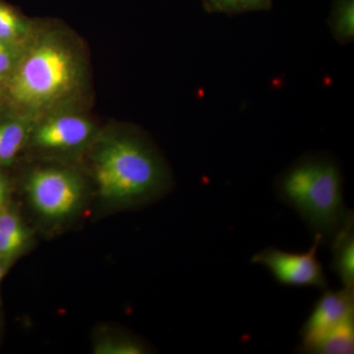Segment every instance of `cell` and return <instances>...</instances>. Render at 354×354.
<instances>
[{
  "label": "cell",
  "mask_w": 354,
  "mask_h": 354,
  "mask_svg": "<svg viewBox=\"0 0 354 354\" xmlns=\"http://www.w3.org/2000/svg\"><path fill=\"white\" fill-rule=\"evenodd\" d=\"M95 354H144L150 353L147 344L139 337L121 333L97 335L93 346Z\"/></svg>",
  "instance_id": "obj_11"
},
{
  "label": "cell",
  "mask_w": 354,
  "mask_h": 354,
  "mask_svg": "<svg viewBox=\"0 0 354 354\" xmlns=\"http://www.w3.org/2000/svg\"><path fill=\"white\" fill-rule=\"evenodd\" d=\"M323 239L314 235L312 246L304 252H290L276 247H268L251 258L253 264L264 266L281 285L293 288H328L325 270L318 259Z\"/></svg>",
  "instance_id": "obj_6"
},
{
  "label": "cell",
  "mask_w": 354,
  "mask_h": 354,
  "mask_svg": "<svg viewBox=\"0 0 354 354\" xmlns=\"http://www.w3.org/2000/svg\"><path fill=\"white\" fill-rule=\"evenodd\" d=\"M332 245L333 271L344 288H354V216L351 214L330 242Z\"/></svg>",
  "instance_id": "obj_9"
},
{
  "label": "cell",
  "mask_w": 354,
  "mask_h": 354,
  "mask_svg": "<svg viewBox=\"0 0 354 354\" xmlns=\"http://www.w3.org/2000/svg\"><path fill=\"white\" fill-rule=\"evenodd\" d=\"M279 199L295 209L311 232L330 243L351 211L344 200V176L330 153H310L298 158L277 178Z\"/></svg>",
  "instance_id": "obj_3"
},
{
  "label": "cell",
  "mask_w": 354,
  "mask_h": 354,
  "mask_svg": "<svg viewBox=\"0 0 354 354\" xmlns=\"http://www.w3.org/2000/svg\"><path fill=\"white\" fill-rule=\"evenodd\" d=\"M298 351L311 354H349L354 351V320L325 333L306 344H300Z\"/></svg>",
  "instance_id": "obj_10"
},
{
  "label": "cell",
  "mask_w": 354,
  "mask_h": 354,
  "mask_svg": "<svg viewBox=\"0 0 354 354\" xmlns=\"http://www.w3.org/2000/svg\"><path fill=\"white\" fill-rule=\"evenodd\" d=\"M90 149L95 191L104 209L139 208L171 190L169 167L141 135L100 134Z\"/></svg>",
  "instance_id": "obj_2"
},
{
  "label": "cell",
  "mask_w": 354,
  "mask_h": 354,
  "mask_svg": "<svg viewBox=\"0 0 354 354\" xmlns=\"http://www.w3.org/2000/svg\"><path fill=\"white\" fill-rule=\"evenodd\" d=\"M24 193L37 220L62 227L78 218L88 201V185L81 174L62 165H43L26 177Z\"/></svg>",
  "instance_id": "obj_4"
},
{
  "label": "cell",
  "mask_w": 354,
  "mask_h": 354,
  "mask_svg": "<svg viewBox=\"0 0 354 354\" xmlns=\"http://www.w3.org/2000/svg\"><path fill=\"white\" fill-rule=\"evenodd\" d=\"M0 118V167H8L29 146L36 120L24 114L8 111Z\"/></svg>",
  "instance_id": "obj_8"
},
{
  "label": "cell",
  "mask_w": 354,
  "mask_h": 354,
  "mask_svg": "<svg viewBox=\"0 0 354 354\" xmlns=\"http://www.w3.org/2000/svg\"><path fill=\"white\" fill-rule=\"evenodd\" d=\"M203 6L209 13L234 15L270 10L272 0H203Z\"/></svg>",
  "instance_id": "obj_14"
},
{
  "label": "cell",
  "mask_w": 354,
  "mask_h": 354,
  "mask_svg": "<svg viewBox=\"0 0 354 354\" xmlns=\"http://www.w3.org/2000/svg\"><path fill=\"white\" fill-rule=\"evenodd\" d=\"M330 31L337 43L348 44L354 39V0H334L328 19Z\"/></svg>",
  "instance_id": "obj_13"
},
{
  "label": "cell",
  "mask_w": 354,
  "mask_h": 354,
  "mask_svg": "<svg viewBox=\"0 0 354 354\" xmlns=\"http://www.w3.org/2000/svg\"><path fill=\"white\" fill-rule=\"evenodd\" d=\"M353 320L354 288H325L302 327L301 344H308L325 333Z\"/></svg>",
  "instance_id": "obj_7"
},
{
  "label": "cell",
  "mask_w": 354,
  "mask_h": 354,
  "mask_svg": "<svg viewBox=\"0 0 354 354\" xmlns=\"http://www.w3.org/2000/svg\"><path fill=\"white\" fill-rule=\"evenodd\" d=\"M25 41L9 43L0 39V83L12 71L20 57Z\"/></svg>",
  "instance_id": "obj_16"
},
{
  "label": "cell",
  "mask_w": 354,
  "mask_h": 354,
  "mask_svg": "<svg viewBox=\"0 0 354 354\" xmlns=\"http://www.w3.org/2000/svg\"><path fill=\"white\" fill-rule=\"evenodd\" d=\"M9 263L6 262V260L0 258V281H1L2 278H3L4 274L7 271V266H8Z\"/></svg>",
  "instance_id": "obj_18"
},
{
  "label": "cell",
  "mask_w": 354,
  "mask_h": 354,
  "mask_svg": "<svg viewBox=\"0 0 354 354\" xmlns=\"http://www.w3.org/2000/svg\"><path fill=\"white\" fill-rule=\"evenodd\" d=\"M36 25L13 7L0 1V39L23 43L31 36Z\"/></svg>",
  "instance_id": "obj_12"
},
{
  "label": "cell",
  "mask_w": 354,
  "mask_h": 354,
  "mask_svg": "<svg viewBox=\"0 0 354 354\" xmlns=\"http://www.w3.org/2000/svg\"><path fill=\"white\" fill-rule=\"evenodd\" d=\"M80 41L64 27L37 26L9 75L0 83V102L8 111L34 120L69 109L88 79Z\"/></svg>",
  "instance_id": "obj_1"
},
{
  "label": "cell",
  "mask_w": 354,
  "mask_h": 354,
  "mask_svg": "<svg viewBox=\"0 0 354 354\" xmlns=\"http://www.w3.org/2000/svg\"><path fill=\"white\" fill-rule=\"evenodd\" d=\"M9 187L6 176L0 171V209L6 206L8 202Z\"/></svg>",
  "instance_id": "obj_17"
},
{
  "label": "cell",
  "mask_w": 354,
  "mask_h": 354,
  "mask_svg": "<svg viewBox=\"0 0 354 354\" xmlns=\"http://www.w3.org/2000/svg\"><path fill=\"white\" fill-rule=\"evenodd\" d=\"M0 232L26 247H29L32 241L31 230L8 205L0 209Z\"/></svg>",
  "instance_id": "obj_15"
},
{
  "label": "cell",
  "mask_w": 354,
  "mask_h": 354,
  "mask_svg": "<svg viewBox=\"0 0 354 354\" xmlns=\"http://www.w3.org/2000/svg\"><path fill=\"white\" fill-rule=\"evenodd\" d=\"M99 135L94 121L87 115L64 109L36 121L29 146L48 153L81 152L90 148Z\"/></svg>",
  "instance_id": "obj_5"
}]
</instances>
